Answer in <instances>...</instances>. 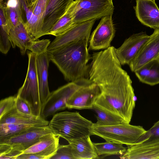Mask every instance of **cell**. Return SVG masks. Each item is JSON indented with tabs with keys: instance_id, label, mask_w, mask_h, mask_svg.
<instances>
[{
	"instance_id": "6da1fadb",
	"label": "cell",
	"mask_w": 159,
	"mask_h": 159,
	"mask_svg": "<svg viewBox=\"0 0 159 159\" xmlns=\"http://www.w3.org/2000/svg\"><path fill=\"white\" fill-rule=\"evenodd\" d=\"M89 79L99 87L100 93L94 105L130 122L135 100L132 81L123 69L111 46L103 51L93 52Z\"/></svg>"
},
{
	"instance_id": "7a4b0ae2",
	"label": "cell",
	"mask_w": 159,
	"mask_h": 159,
	"mask_svg": "<svg viewBox=\"0 0 159 159\" xmlns=\"http://www.w3.org/2000/svg\"><path fill=\"white\" fill-rule=\"evenodd\" d=\"M89 40L70 43L51 51H47L50 61L58 67L65 79L70 82L89 78L91 56L88 48Z\"/></svg>"
},
{
	"instance_id": "3957f363",
	"label": "cell",
	"mask_w": 159,
	"mask_h": 159,
	"mask_svg": "<svg viewBox=\"0 0 159 159\" xmlns=\"http://www.w3.org/2000/svg\"><path fill=\"white\" fill-rule=\"evenodd\" d=\"M93 124L79 112L65 111L54 115L48 125L52 133L67 141L91 135Z\"/></svg>"
},
{
	"instance_id": "277c9868",
	"label": "cell",
	"mask_w": 159,
	"mask_h": 159,
	"mask_svg": "<svg viewBox=\"0 0 159 159\" xmlns=\"http://www.w3.org/2000/svg\"><path fill=\"white\" fill-rule=\"evenodd\" d=\"M146 131L142 126L126 123L108 126H97L93 123L90 129L91 135L128 146L135 144Z\"/></svg>"
},
{
	"instance_id": "5b68a950",
	"label": "cell",
	"mask_w": 159,
	"mask_h": 159,
	"mask_svg": "<svg viewBox=\"0 0 159 159\" xmlns=\"http://www.w3.org/2000/svg\"><path fill=\"white\" fill-rule=\"evenodd\" d=\"M28 66L25 79L19 89L16 96L26 101L30 107L33 115L40 116L41 105L37 73V54L28 51Z\"/></svg>"
},
{
	"instance_id": "8992f818",
	"label": "cell",
	"mask_w": 159,
	"mask_h": 159,
	"mask_svg": "<svg viewBox=\"0 0 159 159\" xmlns=\"http://www.w3.org/2000/svg\"><path fill=\"white\" fill-rule=\"evenodd\" d=\"M114 10L112 0H76L75 22L76 24L112 16Z\"/></svg>"
},
{
	"instance_id": "52a82bcc",
	"label": "cell",
	"mask_w": 159,
	"mask_h": 159,
	"mask_svg": "<svg viewBox=\"0 0 159 159\" xmlns=\"http://www.w3.org/2000/svg\"><path fill=\"white\" fill-rule=\"evenodd\" d=\"M88 78L70 82L50 93L42 107L40 116L45 119L67 108L66 102Z\"/></svg>"
},
{
	"instance_id": "ba28073f",
	"label": "cell",
	"mask_w": 159,
	"mask_h": 159,
	"mask_svg": "<svg viewBox=\"0 0 159 159\" xmlns=\"http://www.w3.org/2000/svg\"><path fill=\"white\" fill-rule=\"evenodd\" d=\"M52 132L48 125L33 126L12 136L0 139V144L9 145L14 149L24 152L44 136Z\"/></svg>"
},
{
	"instance_id": "9c48e42d",
	"label": "cell",
	"mask_w": 159,
	"mask_h": 159,
	"mask_svg": "<svg viewBox=\"0 0 159 159\" xmlns=\"http://www.w3.org/2000/svg\"><path fill=\"white\" fill-rule=\"evenodd\" d=\"M100 93L97 84L88 78L68 100L66 102L67 108L80 110L92 109Z\"/></svg>"
},
{
	"instance_id": "30bf717a",
	"label": "cell",
	"mask_w": 159,
	"mask_h": 159,
	"mask_svg": "<svg viewBox=\"0 0 159 159\" xmlns=\"http://www.w3.org/2000/svg\"><path fill=\"white\" fill-rule=\"evenodd\" d=\"M112 16L109 15L102 18L90 36L89 50L106 49L111 46L116 32Z\"/></svg>"
},
{
	"instance_id": "8fae6325",
	"label": "cell",
	"mask_w": 159,
	"mask_h": 159,
	"mask_svg": "<svg viewBox=\"0 0 159 159\" xmlns=\"http://www.w3.org/2000/svg\"><path fill=\"white\" fill-rule=\"evenodd\" d=\"M96 20H92L76 24L64 34L56 37L50 43L47 51H53L78 41L89 40L91 30Z\"/></svg>"
},
{
	"instance_id": "7c38bea8",
	"label": "cell",
	"mask_w": 159,
	"mask_h": 159,
	"mask_svg": "<svg viewBox=\"0 0 159 159\" xmlns=\"http://www.w3.org/2000/svg\"><path fill=\"white\" fill-rule=\"evenodd\" d=\"M149 36L143 32L134 34L125 40L119 48H114L115 54L121 65L129 64Z\"/></svg>"
},
{
	"instance_id": "4fadbf2b",
	"label": "cell",
	"mask_w": 159,
	"mask_h": 159,
	"mask_svg": "<svg viewBox=\"0 0 159 159\" xmlns=\"http://www.w3.org/2000/svg\"><path fill=\"white\" fill-rule=\"evenodd\" d=\"M159 57V29L154 30L129 65L131 71L134 72L145 64Z\"/></svg>"
},
{
	"instance_id": "5bb4252c",
	"label": "cell",
	"mask_w": 159,
	"mask_h": 159,
	"mask_svg": "<svg viewBox=\"0 0 159 159\" xmlns=\"http://www.w3.org/2000/svg\"><path fill=\"white\" fill-rule=\"evenodd\" d=\"M73 0H49L44 16L42 36L49 34L53 26L64 15Z\"/></svg>"
},
{
	"instance_id": "9a60e30c",
	"label": "cell",
	"mask_w": 159,
	"mask_h": 159,
	"mask_svg": "<svg viewBox=\"0 0 159 159\" xmlns=\"http://www.w3.org/2000/svg\"><path fill=\"white\" fill-rule=\"evenodd\" d=\"M136 16L143 25L154 30L159 29V9L155 1L136 0Z\"/></svg>"
},
{
	"instance_id": "2e32d148",
	"label": "cell",
	"mask_w": 159,
	"mask_h": 159,
	"mask_svg": "<svg viewBox=\"0 0 159 159\" xmlns=\"http://www.w3.org/2000/svg\"><path fill=\"white\" fill-rule=\"evenodd\" d=\"M120 158L121 159H159V140L128 146Z\"/></svg>"
},
{
	"instance_id": "e0dca14e",
	"label": "cell",
	"mask_w": 159,
	"mask_h": 159,
	"mask_svg": "<svg viewBox=\"0 0 159 159\" xmlns=\"http://www.w3.org/2000/svg\"><path fill=\"white\" fill-rule=\"evenodd\" d=\"M50 61L47 51L37 55L36 70L41 108L50 93L48 82V70Z\"/></svg>"
},
{
	"instance_id": "ac0fdd59",
	"label": "cell",
	"mask_w": 159,
	"mask_h": 159,
	"mask_svg": "<svg viewBox=\"0 0 159 159\" xmlns=\"http://www.w3.org/2000/svg\"><path fill=\"white\" fill-rule=\"evenodd\" d=\"M60 138L59 136L52 132L47 134L23 153H36L44 159H50L56 153L59 144Z\"/></svg>"
},
{
	"instance_id": "d6986e66",
	"label": "cell",
	"mask_w": 159,
	"mask_h": 159,
	"mask_svg": "<svg viewBox=\"0 0 159 159\" xmlns=\"http://www.w3.org/2000/svg\"><path fill=\"white\" fill-rule=\"evenodd\" d=\"M90 135L68 140L74 159L98 158L96 149L90 138Z\"/></svg>"
},
{
	"instance_id": "ffe728a7",
	"label": "cell",
	"mask_w": 159,
	"mask_h": 159,
	"mask_svg": "<svg viewBox=\"0 0 159 159\" xmlns=\"http://www.w3.org/2000/svg\"><path fill=\"white\" fill-rule=\"evenodd\" d=\"M49 122L40 116L21 113L17 110L16 107L0 119V124L15 123L45 126H48Z\"/></svg>"
},
{
	"instance_id": "44dd1931",
	"label": "cell",
	"mask_w": 159,
	"mask_h": 159,
	"mask_svg": "<svg viewBox=\"0 0 159 159\" xmlns=\"http://www.w3.org/2000/svg\"><path fill=\"white\" fill-rule=\"evenodd\" d=\"M9 38L12 47L19 48L22 55H24L30 43L34 41L28 33L23 22L10 30Z\"/></svg>"
},
{
	"instance_id": "7402d4cb",
	"label": "cell",
	"mask_w": 159,
	"mask_h": 159,
	"mask_svg": "<svg viewBox=\"0 0 159 159\" xmlns=\"http://www.w3.org/2000/svg\"><path fill=\"white\" fill-rule=\"evenodd\" d=\"M139 81L153 86L159 84V57L148 62L134 72Z\"/></svg>"
},
{
	"instance_id": "603a6c76",
	"label": "cell",
	"mask_w": 159,
	"mask_h": 159,
	"mask_svg": "<svg viewBox=\"0 0 159 159\" xmlns=\"http://www.w3.org/2000/svg\"><path fill=\"white\" fill-rule=\"evenodd\" d=\"M76 2V0L73 2L66 13L53 26L49 34L56 37L60 35L76 25L74 20Z\"/></svg>"
},
{
	"instance_id": "cb8c5ba5",
	"label": "cell",
	"mask_w": 159,
	"mask_h": 159,
	"mask_svg": "<svg viewBox=\"0 0 159 159\" xmlns=\"http://www.w3.org/2000/svg\"><path fill=\"white\" fill-rule=\"evenodd\" d=\"M4 11L10 30L23 22L21 9L17 0H8L5 2Z\"/></svg>"
},
{
	"instance_id": "d4e9b609",
	"label": "cell",
	"mask_w": 159,
	"mask_h": 159,
	"mask_svg": "<svg viewBox=\"0 0 159 159\" xmlns=\"http://www.w3.org/2000/svg\"><path fill=\"white\" fill-rule=\"evenodd\" d=\"M0 51L6 54L9 50L11 44L9 38L10 29L6 17L3 2L0 3Z\"/></svg>"
},
{
	"instance_id": "484cf974",
	"label": "cell",
	"mask_w": 159,
	"mask_h": 159,
	"mask_svg": "<svg viewBox=\"0 0 159 159\" xmlns=\"http://www.w3.org/2000/svg\"><path fill=\"white\" fill-rule=\"evenodd\" d=\"M92 109L97 114V121L93 124L97 126H108L125 123L119 116L94 105Z\"/></svg>"
},
{
	"instance_id": "4316f807",
	"label": "cell",
	"mask_w": 159,
	"mask_h": 159,
	"mask_svg": "<svg viewBox=\"0 0 159 159\" xmlns=\"http://www.w3.org/2000/svg\"><path fill=\"white\" fill-rule=\"evenodd\" d=\"M93 143L98 156L112 155L121 156L125 153L127 149L123 146V144L112 142Z\"/></svg>"
},
{
	"instance_id": "83f0119b",
	"label": "cell",
	"mask_w": 159,
	"mask_h": 159,
	"mask_svg": "<svg viewBox=\"0 0 159 159\" xmlns=\"http://www.w3.org/2000/svg\"><path fill=\"white\" fill-rule=\"evenodd\" d=\"M33 126H36L15 123L0 124V139L12 136Z\"/></svg>"
},
{
	"instance_id": "f1b7e54d",
	"label": "cell",
	"mask_w": 159,
	"mask_h": 159,
	"mask_svg": "<svg viewBox=\"0 0 159 159\" xmlns=\"http://www.w3.org/2000/svg\"><path fill=\"white\" fill-rule=\"evenodd\" d=\"M51 43L49 39H43L32 41L27 48V49L37 55L47 51L48 48Z\"/></svg>"
},
{
	"instance_id": "f546056e",
	"label": "cell",
	"mask_w": 159,
	"mask_h": 159,
	"mask_svg": "<svg viewBox=\"0 0 159 159\" xmlns=\"http://www.w3.org/2000/svg\"><path fill=\"white\" fill-rule=\"evenodd\" d=\"M155 140H159V120L150 129L146 131L135 144Z\"/></svg>"
},
{
	"instance_id": "4dcf8cb0",
	"label": "cell",
	"mask_w": 159,
	"mask_h": 159,
	"mask_svg": "<svg viewBox=\"0 0 159 159\" xmlns=\"http://www.w3.org/2000/svg\"><path fill=\"white\" fill-rule=\"evenodd\" d=\"M16 96H11L0 102V119L16 107Z\"/></svg>"
},
{
	"instance_id": "1f68e13d",
	"label": "cell",
	"mask_w": 159,
	"mask_h": 159,
	"mask_svg": "<svg viewBox=\"0 0 159 159\" xmlns=\"http://www.w3.org/2000/svg\"><path fill=\"white\" fill-rule=\"evenodd\" d=\"M23 153L14 149L9 145L0 144V159H16Z\"/></svg>"
},
{
	"instance_id": "d6a6232c",
	"label": "cell",
	"mask_w": 159,
	"mask_h": 159,
	"mask_svg": "<svg viewBox=\"0 0 159 159\" xmlns=\"http://www.w3.org/2000/svg\"><path fill=\"white\" fill-rule=\"evenodd\" d=\"M74 159L70 145L59 144L55 154L50 159Z\"/></svg>"
},
{
	"instance_id": "836d02e7",
	"label": "cell",
	"mask_w": 159,
	"mask_h": 159,
	"mask_svg": "<svg viewBox=\"0 0 159 159\" xmlns=\"http://www.w3.org/2000/svg\"><path fill=\"white\" fill-rule=\"evenodd\" d=\"M16 108L20 112L28 115H33L28 103L25 100L17 96Z\"/></svg>"
},
{
	"instance_id": "e575fe53",
	"label": "cell",
	"mask_w": 159,
	"mask_h": 159,
	"mask_svg": "<svg viewBox=\"0 0 159 159\" xmlns=\"http://www.w3.org/2000/svg\"><path fill=\"white\" fill-rule=\"evenodd\" d=\"M16 159H44L43 157L36 153H22Z\"/></svg>"
},
{
	"instance_id": "d590c367",
	"label": "cell",
	"mask_w": 159,
	"mask_h": 159,
	"mask_svg": "<svg viewBox=\"0 0 159 159\" xmlns=\"http://www.w3.org/2000/svg\"><path fill=\"white\" fill-rule=\"evenodd\" d=\"M27 6L28 7L32 6L37 0H25Z\"/></svg>"
},
{
	"instance_id": "8d00e7d4",
	"label": "cell",
	"mask_w": 159,
	"mask_h": 159,
	"mask_svg": "<svg viewBox=\"0 0 159 159\" xmlns=\"http://www.w3.org/2000/svg\"><path fill=\"white\" fill-rule=\"evenodd\" d=\"M150 0V1H155V0Z\"/></svg>"
},
{
	"instance_id": "74e56055",
	"label": "cell",
	"mask_w": 159,
	"mask_h": 159,
	"mask_svg": "<svg viewBox=\"0 0 159 159\" xmlns=\"http://www.w3.org/2000/svg\"><path fill=\"white\" fill-rule=\"evenodd\" d=\"M4 0H0V2L3 1Z\"/></svg>"
}]
</instances>
